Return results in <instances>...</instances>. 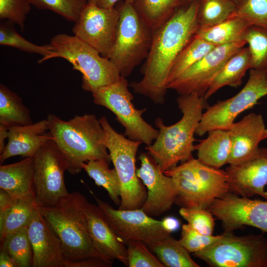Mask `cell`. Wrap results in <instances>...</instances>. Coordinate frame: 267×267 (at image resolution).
Listing matches in <instances>:
<instances>
[{
    "instance_id": "cell-45",
    "label": "cell",
    "mask_w": 267,
    "mask_h": 267,
    "mask_svg": "<svg viewBox=\"0 0 267 267\" xmlns=\"http://www.w3.org/2000/svg\"><path fill=\"white\" fill-rule=\"evenodd\" d=\"M13 199L4 190L0 189V211L8 208L12 203Z\"/></svg>"
},
{
    "instance_id": "cell-44",
    "label": "cell",
    "mask_w": 267,
    "mask_h": 267,
    "mask_svg": "<svg viewBox=\"0 0 267 267\" xmlns=\"http://www.w3.org/2000/svg\"><path fill=\"white\" fill-rule=\"evenodd\" d=\"M0 267H17L12 258L4 250L0 251Z\"/></svg>"
},
{
    "instance_id": "cell-25",
    "label": "cell",
    "mask_w": 267,
    "mask_h": 267,
    "mask_svg": "<svg viewBox=\"0 0 267 267\" xmlns=\"http://www.w3.org/2000/svg\"><path fill=\"white\" fill-rule=\"evenodd\" d=\"M251 69V55L248 47H243L225 63L204 94L207 100L224 86L237 88L242 83L246 71Z\"/></svg>"
},
{
    "instance_id": "cell-2",
    "label": "cell",
    "mask_w": 267,
    "mask_h": 267,
    "mask_svg": "<svg viewBox=\"0 0 267 267\" xmlns=\"http://www.w3.org/2000/svg\"><path fill=\"white\" fill-rule=\"evenodd\" d=\"M89 203L78 191L69 193L53 206L39 208L59 239L67 267H109L113 261L104 258L93 245L88 231Z\"/></svg>"
},
{
    "instance_id": "cell-39",
    "label": "cell",
    "mask_w": 267,
    "mask_h": 267,
    "mask_svg": "<svg viewBox=\"0 0 267 267\" xmlns=\"http://www.w3.org/2000/svg\"><path fill=\"white\" fill-rule=\"evenodd\" d=\"M231 17L241 18L251 26L267 28V0H246Z\"/></svg>"
},
{
    "instance_id": "cell-15",
    "label": "cell",
    "mask_w": 267,
    "mask_h": 267,
    "mask_svg": "<svg viewBox=\"0 0 267 267\" xmlns=\"http://www.w3.org/2000/svg\"><path fill=\"white\" fill-rule=\"evenodd\" d=\"M120 13L115 7L104 8L87 2L72 28L74 36L107 57L114 44Z\"/></svg>"
},
{
    "instance_id": "cell-6",
    "label": "cell",
    "mask_w": 267,
    "mask_h": 267,
    "mask_svg": "<svg viewBox=\"0 0 267 267\" xmlns=\"http://www.w3.org/2000/svg\"><path fill=\"white\" fill-rule=\"evenodd\" d=\"M55 51L48 59L60 57L82 75V88L91 93L117 82L121 76L116 65L107 57L75 36L59 34L50 43Z\"/></svg>"
},
{
    "instance_id": "cell-8",
    "label": "cell",
    "mask_w": 267,
    "mask_h": 267,
    "mask_svg": "<svg viewBox=\"0 0 267 267\" xmlns=\"http://www.w3.org/2000/svg\"><path fill=\"white\" fill-rule=\"evenodd\" d=\"M118 9L120 17L116 39L107 58L126 78L147 57L153 32L141 20L133 3L125 1Z\"/></svg>"
},
{
    "instance_id": "cell-46",
    "label": "cell",
    "mask_w": 267,
    "mask_h": 267,
    "mask_svg": "<svg viewBox=\"0 0 267 267\" xmlns=\"http://www.w3.org/2000/svg\"><path fill=\"white\" fill-rule=\"evenodd\" d=\"M163 222L166 228L172 233L177 230L180 225L179 221L174 217H167L164 219Z\"/></svg>"
},
{
    "instance_id": "cell-21",
    "label": "cell",
    "mask_w": 267,
    "mask_h": 267,
    "mask_svg": "<svg viewBox=\"0 0 267 267\" xmlns=\"http://www.w3.org/2000/svg\"><path fill=\"white\" fill-rule=\"evenodd\" d=\"M265 122L261 114L251 113L234 123L229 129L231 149L228 164H236L249 158L266 138Z\"/></svg>"
},
{
    "instance_id": "cell-37",
    "label": "cell",
    "mask_w": 267,
    "mask_h": 267,
    "mask_svg": "<svg viewBox=\"0 0 267 267\" xmlns=\"http://www.w3.org/2000/svg\"><path fill=\"white\" fill-rule=\"evenodd\" d=\"M223 237V233L216 236L203 235L187 223L182 225L181 236L178 241L189 253L193 254L211 247Z\"/></svg>"
},
{
    "instance_id": "cell-23",
    "label": "cell",
    "mask_w": 267,
    "mask_h": 267,
    "mask_svg": "<svg viewBox=\"0 0 267 267\" xmlns=\"http://www.w3.org/2000/svg\"><path fill=\"white\" fill-rule=\"evenodd\" d=\"M0 189L13 198L35 194L33 157L16 163L0 166Z\"/></svg>"
},
{
    "instance_id": "cell-42",
    "label": "cell",
    "mask_w": 267,
    "mask_h": 267,
    "mask_svg": "<svg viewBox=\"0 0 267 267\" xmlns=\"http://www.w3.org/2000/svg\"><path fill=\"white\" fill-rule=\"evenodd\" d=\"M31 5L29 0H0V19L17 25L23 31Z\"/></svg>"
},
{
    "instance_id": "cell-22",
    "label": "cell",
    "mask_w": 267,
    "mask_h": 267,
    "mask_svg": "<svg viewBox=\"0 0 267 267\" xmlns=\"http://www.w3.org/2000/svg\"><path fill=\"white\" fill-rule=\"evenodd\" d=\"M7 143L0 153V162L15 156L33 157L46 142L52 139L47 119L27 125L9 127Z\"/></svg>"
},
{
    "instance_id": "cell-34",
    "label": "cell",
    "mask_w": 267,
    "mask_h": 267,
    "mask_svg": "<svg viewBox=\"0 0 267 267\" xmlns=\"http://www.w3.org/2000/svg\"><path fill=\"white\" fill-rule=\"evenodd\" d=\"M7 22L0 25V45L11 46L25 52L41 55L43 57L39 60V63L48 59V57L55 51L50 44L39 45L27 40L16 32L12 26L13 24Z\"/></svg>"
},
{
    "instance_id": "cell-33",
    "label": "cell",
    "mask_w": 267,
    "mask_h": 267,
    "mask_svg": "<svg viewBox=\"0 0 267 267\" xmlns=\"http://www.w3.org/2000/svg\"><path fill=\"white\" fill-rule=\"evenodd\" d=\"M215 46L195 35L175 60L169 75L168 84Z\"/></svg>"
},
{
    "instance_id": "cell-40",
    "label": "cell",
    "mask_w": 267,
    "mask_h": 267,
    "mask_svg": "<svg viewBox=\"0 0 267 267\" xmlns=\"http://www.w3.org/2000/svg\"><path fill=\"white\" fill-rule=\"evenodd\" d=\"M179 212L187 223L196 231L205 235H213L214 218L208 209L200 207H181Z\"/></svg>"
},
{
    "instance_id": "cell-31",
    "label": "cell",
    "mask_w": 267,
    "mask_h": 267,
    "mask_svg": "<svg viewBox=\"0 0 267 267\" xmlns=\"http://www.w3.org/2000/svg\"><path fill=\"white\" fill-rule=\"evenodd\" d=\"M167 267H199L189 253L171 235L148 246Z\"/></svg>"
},
{
    "instance_id": "cell-47",
    "label": "cell",
    "mask_w": 267,
    "mask_h": 267,
    "mask_svg": "<svg viewBox=\"0 0 267 267\" xmlns=\"http://www.w3.org/2000/svg\"><path fill=\"white\" fill-rule=\"evenodd\" d=\"M8 128L5 126L0 125V153L5 147L4 141L6 138H7Z\"/></svg>"
},
{
    "instance_id": "cell-20",
    "label": "cell",
    "mask_w": 267,
    "mask_h": 267,
    "mask_svg": "<svg viewBox=\"0 0 267 267\" xmlns=\"http://www.w3.org/2000/svg\"><path fill=\"white\" fill-rule=\"evenodd\" d=\"M86 214L90 238L99 253L107 260L116 259L128 266L125 243L112 229L99 206L89 202Z\"/></svg>"
},
{
    "instance_id": "cell-35",
    "label": "cell",
    "mask_w": 267,
    "mask_h": 267,
    "mask_svg": "<svg viewBox=\"0 0 267 267\" xmlns=\"http://www.w3.org/2000/svg\"><path fill=\"white\" fill-rule=\"evenodd\" d=\"M237 9L229 0H201L198 12L199 29H206L227 19Z\"/></svg>"
},
{
    "instance_id": "cell-51",
    "label": "cell",
    "mask_w": 267,
    "mask_h": 267,
    "mask_svg": "<svg viewBox=\"0 0 267 267\" xmlns=\"http://www.w3.org/2000/svg\"><path fill=\"white\" fill-rule=\"evenodd\" d=\"M266 138H267V128L266 129Z\"/></svg>"
},
{
    "instance_id": "cell-24",
    "label": "cell",
    "mask_w": 267,
    "mask_h": 267,
    "mask_svg": "<svg viewBox=\"0 0 267 267\" xmlns=\"http://www.w3.org/2000/svg\"><path fill=\"white\" fill-rule=\"evenodd\" d=\"M207 137L194 145L197 159L201 163L217 169L228 164L231 142L228 130L217 129L208 132Z\"/></svg>"
},
{
    "instance_id": "cell-43",
    "label": "cell",
    "mask_w": 267,
    "mask_h": 267,
    "mask_svg": "<svg viewBox=\"0 0 267 267\" xmlns=\"http://www.w3.org/2000/svg\"><path fill=\"white\" fill-rule=\"evenodd\" d=\"M120 0H87V2L94 4L96 6L104 8H112L115 4ZM135 0H125L132 3H134Z\"/></svg>"
},
{
    "instance_id": "cell-36",
    "label": "cell",
    "mask_w": 267,
    "mask_h": 267,
    "mask_svg": "<svg viewBox=\"0 0 267 267\" xmlns=\"http://www.w3.org/2000/svg\"><path fill=\"white\" fill-rule=\"evenodd\" d=\"M243 40L248 44L251 69L267 72V28L250 26Z\"/></svg>"
},
{
    "instance_id": "cell-3",
    "label": "cell",
    "mask_w": 267,
    "mask_h": 267,
    "mask_svg": "<svg viewBox=\"0 0 267 267\" xmlns=\"http://www.w3.org/2000/svg\"><path fill=\"white\" fill-rule=\"evenodd\" d=\"M178 107L182 116L178 122L166 126L161 118L155 122L159 134L153 144L145 149L164 173L193 158L195 150L194 135L202 117L203 110L209 106L204 96L195 92L180 95L177 98Z\"/></svg>"
},
{
    "instance_id": "cell-9",
    "label": "cell",
    "mask_w": 267,
    "mask_h": 267,
    "mask_svg": "<svg viewBox=\"0 0 267 267\" xmlns=\"http://www.w3.org/2000/svg\"><path fill=\"white\" fill-rule=\"evenodd\" d=\"M130 85L121 76L115 83L99 88L92 93L93 102L113 112L116 120L124 128L125 136L134 141L151 145L159 134L142 118L146 108L136 109L132 100L134 96L129 89Z\"/></svg>"
},
{
    "instance_id": "cell-16",
    "label": "cell",
    "mask_w": 267,
    "mask_h": 267,
    "mask_svg": "<svg viewBox=\"0 0 267 267\" xmlns=\"http://www.w3.org/2000/svg\"><path fill=\"white\" fill-rule=\"evenodd\" d=\"M208 209L222 222L224 232L248 225L267 232V200L252 199L228 191L215 199Z\"/></svg>"
},
{
    "instance_id": "cell-11",
    "label": "cell",
    "mask_w": 267,
    "mask_h": 267,
    "mask_svg": "<svg viewBox=\"0 0 267 267\" xmlns=\"http://www.w3.org/2000/svg\"><path fill=\"white\" fill-rule=\"evenodd\" d=\"M267 95V72L250 69L249 79L235 95L208 106L203 113L195 134L202 136L209 131L228 130L242 112L252 108Z\"/></svg>"
},
{
    "instance_id": "cell-50",
    "label": "cell",
    "mask_w": 267,
    "mask_h": 267,
    "mask_svg": "<svg viewBox=\"0 0 267 267\" xmlns=\"http://www.w3.org/2000/svg\"><path fill=\"white\" fill-rule=\"evenodd\" d=\"M81 0V1H82L85 3H87V0Z\"/></svg>"
},
{
    "instance_id": "cell-29",
    "label": "cell",
    "mask_w": 267,
    "mask_h": 267,
    "mask_svg": "<svg viewBox=\"0 0 267 267\" xmlns=\"http://www.w3.org/2000/svg\"><path fill=\"white\" fill-rule=\"evenodd\" d=\"M33 123L29 109L21 98L4 85H0V125L9 128Z\"/></svg>"
},
{
    "instance_id": "cell-12",
    "label": "cell",
    "mask_w": 267,
    "mask_h": 267,
    "mask_svg": "<svg viewBox=\"0 0 267 267\" xmlns=\"http://www.w3.org/2000/svg\"><path fill=\"white\" fill-rule=\"evenodd\" d=\"M35 202L38 208L56 204L67 196L64 179L68 164L52 139L44 144L33 156Z\"/></svg>"
},
{
    "instance_id": "cell-17",
    "label": "cell",
    "mask_w": 267,
    "mask_h": 267,
    "mask_svg": "<svg viewBox=\"0 0 267 267\" xmlns=\"http://www.w3.org/2000/svg\"><path fill=\"white\" fill-rule=\"evenodd\" d=\"M140 167L136 175L147 188V198L141 209L149 216H158L169 210L178 194L173 179L163 173L157 163L148 153L138 157Z\"/></svg>"
},
{
    "instance_id": "cell-18",
    "label": "cell",
    "mask_w": 267,
    "mask_h": 267,
    "mask_svg": "<svg viewBox=\"0 0 267 267\" xmlns=\"http://www.w3.org/2000/svg\"><path fill=\"white\" fill-rule=\"evenodd\" d=\"M225 171L230 192L245 197L260 195L267 200V148H259L241 163L229 164Z\"/></svg>"
},
{
    "instance_id": "cell-38",
    "label": "cell",
    "mask_w": 267,
    "mask_h": 267,
    "mask_svg": "<svg viewBox=\"0 0 267 267\" xmlns=\"http://www.w3.org/2000/svg\"><path fill=\"white\" fill-rule=\"evenodd\" d=\"M31 4L41 9L55 12L68 21L76 22L86 3L79 0H29Z\"/></svg>"
},
{
    "instance_id": "cell-30",
    "label": "cell",
    "mask_w": 267,
    "mask_h": 267,
    "mask_svg": "<svg viewBox=\"0 0 267 267\" xmlns=\"http://www.w3.org/2000/svg\"><path fill=\"white\" fill-rule=\"evenodd\" d=\"M104 159L90 160L83 163L82 168L95 183L107 191L111 199L117 205L121 203V188L119 178L115 168L110 169Z\"/></svg>"
},
{
    "instance_id": "cell-7",
    "label": "cell",
    "mask_w": 267,
    "mask_h": 267,
    "mask_svg": "<svg viewBox=\"0 0 267 267\" xmlns=\"http://www.w3.org/2000/svg\"><path fill=\"white\" fill-rule=\"evenodd\" d=\"M105 134L106 145L120 183L121 203L119 209H140L147 192L136 175V154L141 141L132 140L117 132L105 116L99 119Z\"/></svg>"
},
{
    "instance_id": "cell-27",
    "label": "cell",
    "mask_w": 267,
    "mask_h": 267,
    "mask_svg": "<svg viewBox=\"0 0 267 267\" xmlns=\"http://www.w3.org/2000/svg\"><path fill=\"white\" fill-rule=\"evenodd\" d=\"M183 2L182 0H135L133 4L141 20L153 32L166 23Z\"/></svg>"
},
{
    "instance_id": "cell-26",
    "label": "cell",
    "mask_w": 267,
    "mask_h": 267,
    "mask_svg": "<svg viewBox=\"0 0 267 267\" xmlns=\"http://www.w3.org/2000/svg\"><path fill=\"white\" fill-rule=\"evenodd\" d=\"M37 209L35 194L14 198L8 208L0 211V241L7 235L28 226Z\"/></svg>"
},
{
    "instance_id": "cell-41",
    "label": "cell",
    "mask_w": 267,
    "mask_h": 267,
    "mask_svg": "<svg viewBox=\"0 0 267 267\" xmlns=\"http://www.w3.org/2000/svg\"><path fill=\"white\" fill-rule=\"evenodd\" d=\"M125 244L127 245L129 267H165L142 241L131 240L126 242Z\"/></svg>"
},
{
    "instance_id": "cell-14",
    "label": "cell",
    "mask_w": 267,
    "mask_h": 267,
    "mask_svg": "<svg viewBox=\"0 0 267 267\" xmlns=\"http://www.w3.org/2000/svg\"><path fill=\"white\" fill-rule=\"evenodd\" d=\"M245 44L246 42L242 40L216 46L200 60L169 83L167 89H173L180 95L195 92L199 96H204L226 61Z\"/></svg>"
},
{
    "instance_id": "cell-32",
    "label": "cell",
    "mask_w": 267,
    "mask_h": 267,
    "mask_svg": "<svg viewBox=\"0 0 267 267\" xmlns=\"http://www.w3.org/2000/svg\"><path fill=\"white\" fill-rule=\"evenodd\" d=\"M28 227L7 235L0 241V249L5 251L12 258L17 267L33 266V248L28 235Z\"/></svg>"
},
{
    "instance_id": "cell-48",
    "label": "cell",
    "mask_w": 267,
    "mask_h": 267,
    "mask_svg": "<svg viewBox=\"0 0 267 267\" xmlns=\"http://www.w3.org/2000/svg\"><path fill=\"white\" fill-rule=\"evenodd\" d=\"M231 2H232L238 8L240 6H241L245 1L246 0H229Z\"/></svg>"
},
{
    "instance_id": "cell-10",
    "label": "cell",
    "mask_w": 267,
    "mask_h": 267,
    "mask_svg": "<svg viewBox=\"0 0 267 267\" xmlns=\"http://www.w3.org/2000/svg\"><path fill=\"white\" fill-rule=\"evenodd\" d=\"M192 255L212 267H267V239L263 234L224 232L218 242Z\"/></svg>"
},
{
    "instance_id": "cell-5",
    "label": "cell",
    "mask_w": 267,
    "mask_h": 267,
    "mask_svg": "<svg viewBox=\"0 0 267 267\" xmlns=\"http://www.w3.org/2000/svg\"><path fill=\"white\" fill-rule=\"evenodd\" d=\"M177 187L175 202L182 207L207 209L229 191L225 171L207 166L192 158L164 172Z\"/></svg>"
},
{
    "instance_id": "cell-13",
    "label": "cell",
    "mask_w": 267,
    "mask_h": 267,
    "mask_svg": "<svg viewBox=\"0 0 267 267\" xmlns=\"http://www.w3.org/2000/svg\"><path fill=\"white\" fill-rule=\"evenodd\" d=\"M91 193L109 224L125 243L129 240H137L148 246L171 235L163 221L153 219L141 208L115 209Z\"/></svg>"
},
{
    "instance_id": "cell-49",
    "label": "cell",
    "mask_w": 267,
    "mask_h": 267,
    "mask_svg": "<svg viewBox=\"0 0 267 267\" xmlns=\"http://www.w3.org/2000/svg\"><path fill=\"white\" fill-rule=\"evenodd\" d=\"M183 2H187L188 3H190L192 1H196V0H182Z\"/></svg>"
},
{
    "instance_id": "cell-4",
    "label": "cell",
    "mask_w": 267,
    "mask_h": 267,
    "mask_svg": "<svg viewBox=\"0 0 267 267\" xmlns=\"http://www.w3.org/2000/svg\"><path fill=\"white\" fill-rule=\"evenodd\" d=\"M46 119L52 139L67 161L71 174L80 173L82 164L89 161H111L104 144L103 129L95 115H76L64 121L49 114Z\"/></svg>"
},
{
    "instance_id": "cell-19",
    "label": "cell",
    "mask_w": 267,
    "mask_h": 267,
    "mask_svg": "<svg viewBox=\"0 0 267 267\" xmlns=\"http://www.w3.org/2000/svg\"><path fill=\"white\" fill-rule=\"evenodd\" d=\"M32 246V267H67L60 241L39 208L28 227Z\"/></svg>"
},
{
    "instance_id": "cell-1",
    "label": "cell",
    "mask_w": 267,
    "mask_h": 267,
    "mask_svg": "<svg viewBox=\"0 0 267 267\" xmlns=\"http://www.w3.org/2000/svg\"><path fill=\"white\" fill-rule=\"evenodd\" d=\"M200 0L179 8L163 25L153 32L150 48L142 70V78L130 84L134 92L156 104H163L172 67L182 49L197 33Z\"/></svg>"
},
{
    "instance_id": "cell-28",
    "label": "cell",
    "mask_w": 267,
    "mask_h": 267,
    "mask_svg": "<svg viewBox=\"0 0 267 267\" xmlns=\"http://www.w3.org/2000/svg\"><path fill=\"white\" fill-rule=\"evenodd\" d=\"M250 26L241 18L231 17L215 26L199 29L196 35L215 46L223 45L243 40Z\"/></svg>"
}]
</instances>
